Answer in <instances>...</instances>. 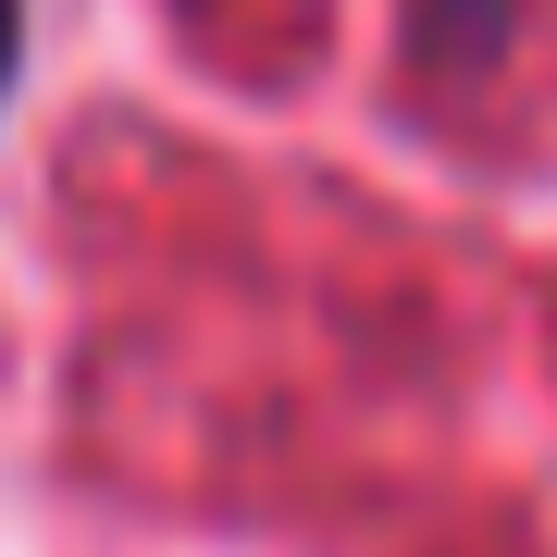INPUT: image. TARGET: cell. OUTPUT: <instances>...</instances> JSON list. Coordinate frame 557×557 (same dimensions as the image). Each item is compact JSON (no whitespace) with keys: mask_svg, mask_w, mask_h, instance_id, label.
Returning <instances> with one entry per match:
<instances>
[{"mask_svg":"<svg viewBox=\"0 0 557 557\" xmlns=\"http://www.w3.org/2000/svg\"><path fill=\"white\" fill-rule=\"evenodd\" d=\"M0 75H13V0H0Z\"/></svg>","mask_w":557,"mask_h":557,"instance_id":"cell-1","label":"cell"}]
</instances>
